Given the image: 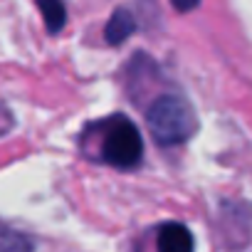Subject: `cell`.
Listing matches in <instances>:
<instances>
[{
  "instance_id": "obj_1",
  "label": "cell",
  "mask_w": 252,
  "mask_h": 252,
  "mask_svg": "<svg viewBox=\"0 0 252 252\" xmlns=\"http://www.w3.org/2000/svg\"><path fill=\"white\" fill-rule=\"evenodd\" d=\"M99 134V154L96 158L114 166V168H136L144 156V139L131 119L114 114L99 124H94Z\"/></svg>"
},
{
  "instance_id": "obj_7",
  "label": "cell",
  "mask_w": 252,
  "mask_h": 252,
  "mask_svg": "<svg viewBox=\"0 0 252 252\" xmlns=\"http://www.w3.org/2000/svg\"><path fill=\"white\" fill-rule=\"evenodd\" d=\"M171 3H173V8L178 13H190V10H195L200 5V0H171Z\"/></svg>"
},
{
  "instance_id": "obj_4",
  "label": "cell",
  "mask_w": 252,
  "mask_h": 252,
  "mask_svg": "<svg viewBox=\"0 0 252 252\" xmlns=\"http://www.w3.org/2000/svg\"><path fill=\"white\" fill-rule=\"evenodd\" d=\"M134 30H136V15L129 8H119L109 18V23L104 28V37L109 45H121L129 35H134Z\"/></svg>"
},
{
  "instance_id": "obj_2",
  "label": "cell",
  "mask_w": 252,
  "mask_h": 252,
  "mask_svg": "<svg viewBox=\"0 0 252 252\" xmlns=\"http://www.w3.org/2000/svg\"><path fill=\"white\" fill-rule=\"evenodd\" d=\"M146 124H149L154 139L161 146L183 144L198 129V119H195L193 106L183 96H178V94H163V96H158L151 104L149 114H146Z\"/></svg>"
},
{
  "instance_id": "obj_6",
  "label": "cell",
  "mask_w": 252,
  "mask_h": 252,
  "mask_svg": "<svg viewBox=\"0 0 252 252\" xmlns=\"http://www.w3.org/2000/svg\"><path fill=\"white\" fill-rule=\"evenodd\" d=\"M32 247H35V242L28 235L0 225V250H32Z\"/></svg>"
},
{
  "instance_id": "obj_5",
  "label": "cell",
  "mask_w": 252,
  "mask_h": 252,
  "mask_svg": "<svg viewBox=\"0 0 252 252\" xmlns=\"http://www.w3.org/2000/svg\"><path fill=\"white\" fill-rule=\"evenodd\" d=\"M40 13H42V20H45V28L50 35H57L64 23H67V8L62 0H35Z\"/></svg>"
},
{
  "instance_id": "obj_3",
  "label": "cell",
  "mask_w": 252,
  "mask_h": 252,
  "mask_svg": "<svg viewBox=\"0 0 252 252\" xmlns=\"http://www.w3.org/2000/svg\"><path fill=\"white\" fill-rule=\"evenodd\" d=\"M195 245L190 230L181 222H166L158 227V237H156V247L161 252H190Z\"/></svg>"
}]
</instances>
